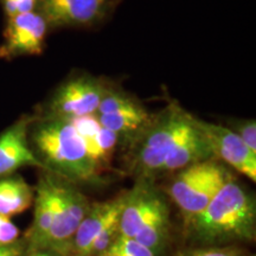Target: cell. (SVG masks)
<instances>
[{
	"label": "cell",
	"mask_w": 256,
	"mask_h": 256,
	"mask_svg": "<svg viewBox=\"0 0 256 256\" xmlns=\"http://www.w3.org/2000/svg\"><path fill=\"white\" fill-rule=\"evenodd\" d=\"M226 127L230 128L232 132L238 134L240 139H241L252 152L256 153V122L254 119H232L226 124Z\"/></svg>",
	"instance_id": "18"
},
{
	"label": "cell",
	"mask_w": 256,
	"mask_h": 256,
	"mask_svg": "<svg viewBox=\"0 0 256 256\" xmlns=\"http://www.w3.org/2000/svg\"><path fill=\"white\" fill-rule=\"evenodd\" d=\"M26 252L25 240H18L12 244L0 247V256H23Z\"/></svg>",
	"instance_id": "21"
},
{
	"label": "cell",
	"mask_w": 256,
	"mask_h": 256,
	"mask_svg": "<svg viewBox=\"0 0 256 256\" xmlns=\"http://www.w3.org/2000/svg\"><path fill=\"white\" fill-rule=\"evenodd\" d=\"M101 256H158L151 249L136 242V240L119 235L110 248Z\"/></svg>",
	"instance_id": "16"
},
{
	"label": "cell",
	"mask_w": 256,
	"mask_h": 256,
	"mask_svg": "<svg viewBox=\"0 0 256 256\" xmlns=\"http://www.w3.org/2000/svg\"><path fill=\"white\" fill-rule=\"evenodd\" d=\"M196 122L209 144L214 158L252 182L256 180V153L240 139L238 134L223 124H211L198 118Z\"/></svg>",
	"instance_id": "10"
},
{
	"label": "cell",
	"mask_w": 256,
	"mask_h": 256,
	"mask_svg": "<svg viewBox=\"0 0 256 256\" xmlns=\"http://www.w3.org/2000/svg\"><path fill=\"white\" fill-rule=\"evenodd\" d=\"M50 28L37 10L6 18L0 60H14L19 57L40 56L46 49Z\"/></svg>",
	"instance_id": "9"
},
{
	"label": "cell",
	"mask_w": 256,
	"mask_h": 256,
	"mask_svg": "<svg viewBox=\"0 0 256 256\" xmlns=\"http://www.w3.org/2000/svg\"><path fill=\"white\" fill-rule=\"evenodd\" d=\"M170 177L171 180L164 194L178 206L186 223L209 204L232 174L226 165L211 158L188 166Z\"/></svg>",
	"instance_id": "5"
},
{
	"label": "cell",
	"mask_w": 256,
	"mask_h": 256,
	"mask_svg": "<svg viewBox=\"0 0 256 256\" xmlns=\"http://www.w3.org/2000/svg\"><path fill=\"white\" fill-rule=\"evenodd\" d=\"M28 142L44 171L78 186L101 183L102 174L70 119L34 114Z\"/></svg>",
	"instance_id": "3"
},
{
	"label": "cell",
	"mask_w": 256,
	"mask_h": 256,
	"mask_svg": "<svg viewBox=\"0 0 256 256\" xmlns=\"http://www.w3.org/2000/svg\"><path fill=\"white\" fill-rule=\"evenodd\" d=\"M110 84V80L104 76L86 72L72 74L52 92L36 114L63 119L94 115Z\"/></svg>",
	"instance_id": "6"
},
{
	"label": "cell",
	"mask_w": 256,
	"mask_h": 256,
	"mask_svg": "<svg viewBox=\"0 0 256 256\" xmlns=\"http://www.w3.org/2000/svg\"><path fill=\"white\" fill-rule=\"evenodd\" d=\"M94 115L102 127L118 136L124 147L130 145L151 122L153 118V114L146 110L145 106L133 110Z\"/></svg>",
	"instance_id": "14"
},
{
	"label": "cell",
	"mask_w": 256,
	"mask_h": 256,
	"mask_svg": "<svg viewBox=\"0 0 256 256\" xmlns=\"http://www.w3.org/2000/svg\"><path fill=\"white\" fill-rule=\"evenodd\" d=\"M55 176L56 209L46 248L68 256L70 242L80 223L87 215L92 202L78 185Z\"/></svg>",
	"instance_id": "7"
},
{
	"label": "cell",
	"mask_w": 256,
	"mask_h": 256,
	"mask_svg": "<svg viewBox=\"0 0 256 256\" xmlns=\"http://www.w3.org/2000/svg\"><path fill=\"white\" fill-rule=\"evenodd\" d=\"M34 115H22L0 133V178L31 166L43 170L28 142V128Z\"/></svg>",
	"instance_id": "11"
},
{
	"label": "cell",
	"mask_w": 256,
	"mask_h": 256,
	"mask_svg": "<svg viewBox=\"0 0 256 256\" xmlns=\"http://www.w3.org/2000/svg\"><path fill=\"white\" fill-rule=\"evenodd\" d=\"M184 228L194 247L252 242L256 238L255 198L232 176L198 215L184 223Z\"/></svg>",
	"instance_id": "2"
},
{
	"label": "cell",
	"mask_w": 256,
	"mask_h": 256,
	"mask_svg": "<svg viewBox=\"0 0 256 256\" xmlns=\"http://www.w3.org/2000/svg\"><path fill=\"white\" fill-rule=\"evenodd\" d=\"M119 232L158 256L168 252L172 241L171 214L165 194L154 182L136 179L133 188L124 192Z\"/></svg>",
	"instance_id": "4"
},
{
	"label": "cell",
	"mask_w": 256,
	"mask_h": 256,
	"mask_svg": "<svg viewBox=\"0 0 256 256\" xmlns=\"http://www.w3.org/2000/svg\"><path fill=\"white\" fill-rule=\"evenodd\" d=\"M5 18L34 11L37 8V0H0Z\"/></svg>",
	"instance_id": "19"
},
{
	"label": "cell",
	"mask_w": 256,
	"mask_h": 256,
	"mask_svg": "<svg viewBox=\"0 0 256 256\" xmlns=\"http://www.w3.org/2000/svg\"><path fill=\"white\" fill-rule=\"evenodd\" d=\"M34 188V215L30 229L25 236L26 250L46 248V243L55 218L56 184L55 176L44 171Z\"/></svg>",
	"instance_id": "12"
},
{
	"label": "cell",
	"mask_w": 256,
	"mask_h": 256,
	"mask_svg": "<svg viewBox=\"0 0 256 256\" xmlns=\"http://www.w3.org/2000/svg\"><path fill=\"white\" fill-rule=\"evenodd\" d=\"M194 115L178 102L153 114L151 122L126 148L127 170L136 179L156 182L214 158Z\"/></svg>",
	"instance_id": "1"
},
{
	"label": "cell",
	"mask_w": 256,
	"mask_h": 256,
	"mask_svg": "<svg viewBox=\"0 0 256 256\" xmlns=\"http://www.w3.org/2000/svg\"><path fill=\"white\" fill-rule=\"evenodd\" d=\"M122 200L124 192L114 200L90 204L87 215L74 234L68 256H89L92 242L100 235L106 224L120 214Z\"/></svg>",
	"instance_id": "13"
},
{
	"label": "cell",
	"mask_w": 256,
	"mask_h": 256,
	"mask_svg": "<svg viewBox=\"0 0 256 256\" xmlns=\"http://www.w3.org/2000/svg\"><path fill=\"white\" fill-rule=\"evenodd\" d=\"M174 256H252L244 249L236 246H220V247H191L182 249Z\"/></svg>",
	"instance_id": "17"
},
{
	"label": "cell",
	"mask_w": 256,
	"mask_h": 256,
	"mask_svg": "<svg viewBox=\"0 0 256 256\" xmlns=\"http://www.w3.org/2000/svg\"><path fill=\"white\" fill-rule=\"evenodd\" d=\"M120 0H37L36 10L46 18L50 31L90 28L113 14Z\"/></svg>",
	"instance_id": "8"
},
{
	"label": "cell",
	"mask_w": 256,
	"mask_h": 256,
	"mask_svg": "<svg viewBox=\"0 0 256 256\" xmlns=\"http://www.w3.org/2000/svg\"><path fill=\"white\" fill-rule=\"evenodd\" d=\"M19 235L20 232L11 218L0 215V247L17 242L20 240Z\"/></svg>",
	"instance_id": "20"
},
{
	"label": "cell",
	"mask_w": 256,
	"mask_h": 256,
	"mask_svg": "<svg viewBox=\"0 0 256 256\" xmlns=\"http://www.w3.org/2000/svg\"><path fill=\"white\" fill-rule=\"evenodd\" d=\"M34 200V188L19 174L0 178V215L11 217L26 211Z\"/></svg>",
	"instance_id": "15"
},
{
	"label": "cell",
	"mask_w": 256,
	"mask_h": 256,
	"mask_svg": "<svg viewBox=\"0 0 256 256\" xmlns=\"http://www.w3.org/2000/svg\"><path fill=\"white\" fill-rule=\"evenodd\" d=\"M23 256H63L60 252H57L52 249L42 248V249H34V250H26Z\"/></svg>",
	"instance_id": "22"
}]
</instances>
